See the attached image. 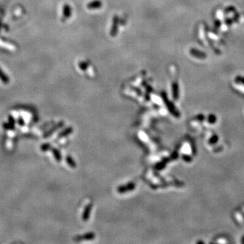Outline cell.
<instances>
[{"instance_id": "obj_1", "label": "cell", "mask_w": 244, "mask_h": 244, "mask_svg": "<svg viewBox=\"0 0 244 244\" xmlns=\"http://www.w3.org/2000/svg\"><path fill=\"white\" fill-rule=\"evenodd\" d=\"M135 187H136V185H135V184L134 182H129L126 185H122V186H119L118 188V193H127V192L128 191H132L134 189Z\"/></svg>"}, {"instance_id": "obj_2", "label": "cell", "mask_w": 244, "mask_h": 244, "mask_svg": "<svg viewBox=\"0 0 244 244\" xmlns=\"http://www.w3.org/2000/svg\"><path fill=\"white\" fill-rule=\"evenodd\" d=\"M95 238V234L94 233H88L83 235L76 236L74 238L75 241H86V240H92Z\"/></svg>"}, {"instance_id": "obj_3", "label": "cell", "mask_w": 244, "mask_h": 244, "mask_svg": "<svg viewBox=\"0 0 244 244\" xmlns=\"http://www.w3.org/2000/svg\"><path fill=\"white\" fill-rule=\"evenodd\" d=\"M0 47H2V48L8 49V50L11 52L16 51V47L12 43L3 41L1 39H0Z\"/></svg>"}, {"instance_id": "obj_4", "label": "cell", "mask_w": 244, "mask_h": 244, "mask_svg": "<svg viewBox=\"0 0 244 244\" xmlns=\"http://www.w3.org/2000/svg\"><path fill=\"white\" fill-rule=\"evenodd\" d=\"M92 204L90 203L88 204V206H86V207L85 208L84 213H83L82 219L84 221H88L89 218H90V215L91 213V210H92Z\"/></svg>"}, {"instance_id": "obj_5", "label": "cell", "mask_w": 244, "mask_h": 244, "mask_svg": "<svg viewBox=\"0 0 244 244\" xmlns=\"http://www.w3.org/2000/svg\"><path fill=\"white\" fill-rule=\"evenodd\" d=\"M0 80H1V82H3V84H6L9 83L8 77L7 75L3 72V71L1 70V68H0Z\"/></svg>"}, {"instance_id": "obj_6", "label": "cell", "mask_w": 244, "mask_h": 244, "mask_svg": "<svg viewBox=\"0 0 244 244\" xmlns=\"http://www.w3.org/2000/svg\"><path fill=\"white\" fill-rule=\"evenodd\" d=\"M72 132H73V128H71V127L67 128L66 130H65L64 131H63V132H62L60 134H59L58 138H62V137H65V136H68L69 134H71Z\"/></svg>"}, {"instance_id": "obj_7", "label": "cell", "mask_w": 244, "mask_h": 244, "mask_svg": "<svg viewBox=\"0 0 244 244\" xmlns=\"http://www.w3.org/2000/svg\"><path fill=\"white\" fill-rule=\"evenodd\" d=\"M66 160H67V164H68V165L70 166L71 168H75L77 166L76 164H75V161L73 160V159L72 158V157H71V156H67V158H66Z\"/></svg>"}, {"instance_id": "obj_8", "label": "cell", "mask_w": 244, "mask_h": 244, "mask_svg": "<svg viewBox=\"0 0 244 244\" xmlns=\"http://www.w3.org/2000/svg\"><path fill=\"white\" fill-rule=\"evenodd\" d=\"M52 153L54 156L55 159H56L57 162H60L61 161V155L60 152L58 151L56 148H53L52 149Z\"/></svg>"}, {"instance_id": "obj_9", "label": "cell", "mask_w": 244, "mask_h": 244, "mask_svg": "<svg viewBox=\"0 0 244 244\" xmlns=\"http://www.w3.org/2000/svg\"><path fill=\"white\" fill-rule=\"evenodd\" d=\"M101 6V3L99 1H93V2H91L90 4L88 5V8L90 9H94V8H98Z\"/></svg>"}, {"instance_id": "obj_10", "label": "cell", "mask_w": 244, "mask_h": 244, "mask_svg": "<svg viewBox=\"0 0 244 244\" xmlns=\"http://www.w3.org/2000/svg\"><path fill=\"white\" fill-rule=\"evenodd\" d=\"M63 126V123H59V124L58 125H57L56 126H55L54 128H53L51 130V131H49V132L48 133H47V134H45V137H47V136H49V135H50V134H52V133L54 132H55V131H56V130H57V129L61 128V127H62Z\"/></svg>"}, {"instance_id": "obj_11", "label": "cell", "mask_w": 244, "mask_h": 244, "mask_svg": "<svg viewBox=\"0 0 244 244\" xmlns=\"http://www.w3.org/2000/svg\"><path fill=\"white\" fill-rule=\"evenodd\" d=\"M49 148H50V145L48 144H43V145H42V146H41V149H42L43 151H47V149H49Z\"/></svg>"}]
</instances>
